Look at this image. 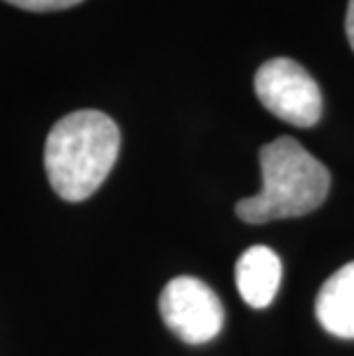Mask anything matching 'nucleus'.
I'll list each match as a JSON object with an SVG mask.
<instances>
[{
    "label": "nucleus",
    "instance_id": "3",
    "mask_svg": "<svg viewBox=\"0 0 354 356\" xmlns=\"http://www.w3.org/2000/svg\"><path fill=\"white\" fill-rule=\"evenodd\" d=\"M255 95L278 120L313 127L322 115V92L315 79L290 58H274L255 72Z\"/></svg>",
    "mask_w": 354,
    "mask_h": 356
},
{
    "label": "nucleus",
    "instance_id": "1",
    "mask_svg": "<svg viewBox=\"0 0 354 356\" xmlns=\"http://www.w3.org/2000/svg\"><path fill=\"white\" fill-rule=\"evenodd\" d=\"M120 152V129L106 113L77 111L51 129L44 168L54 191L67 202L90 198L108 177Z\"/></svg>",
    "mask_w": 354,
    "mask_h": 356
},
{
    "label": "nucleus",
    "instance_id": "4",
    "mask_svg": "<svg viewBox=\"0 0 354 356\" xmlns=\"http://www.w3.org/2000/svg\"><path fill=\"white\" fill-rule=\"evenodd\" d=\"M159 310L166 327L189 345L212 340L225 317L212 287L191 276H177L163 287Z\"/></svg>",
    "mask_w": 354,
    "mask_h": 356
},
{
    "label": "nucleus",
    "instance_id": "5",
    "mask_svg": "<svg viewBox=\"0 0 354 356\" xmlns=\"http://www.w3.org/2000/svg\"><path fill=\"white\" fill-rule=\"evenodd\" d=\"M281 257L269 246H251L239 255L235 267L237 290L253 308H265L272 304L281 285Z\"/></svg>",
    "mask_w": 354,
    "mask_h": 356
},
{
    "label": "nucleus",
    "instance_id": "2",
    "mask_svg": "<svg viewBox=\"0 0 354 356\" xmlns=\"http://www.w3.org/2000/svg\"><path fill=\"white\" fill-rule=\"evenodd\" d=\"M260 193L237 202V216L244 223L304 216L327 200L331 186L327 165L290 136H281L260 149Z\"/></svg>",
    "mask_w": 354,
    "mask_h": 356
},
{
    "label": "nucleus",
    "instance_id": "8",
    "mask_svg": "<svg viewBox=\"0 0 354 356\" xmlns=\"http://www.w3.org/2000/svg\"><path fill=\"white\" fill-rule=\"evenodd\" d=\"M345 33H348V42L354 51V0L348 5V17H345Z\"/></svg>",
    "mask_w": 354,
    "mask_h": 356
},
{
    "label": "nucleus",
    "instance_id": "7",
    "mask_svg": "<svg viewBox=\"0 0 354 356\" xmlns=\"http://www.w3.org/2000/svg\"><path fill=\"white\" fill-rule=\"evenodd\" d=\"M14 7H21V10H30V12H56V10H67V7H74L83 3V0H5Z\"/></svg>",
    "mask_w": 354,
    "mask_h": 356
},
{
    "label": "nucleus",
    "instance_id": "6",
    "mask_svg": "<svg viewBox=\"0 0 354 356\" xmlns=\"http://www.w3.org/2000/svg\"><path fill=\"white\" fill-rule=\"evenodd\" d=\"M315 315L331 336L354 338V262L327 278L315 299Z\"/></svg>",
    "mask_w": 354,
    "mask_h": 356
}]
</instances>
